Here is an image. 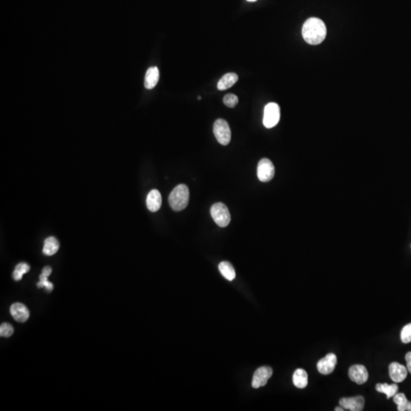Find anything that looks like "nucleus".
<instances>
[{
  "mask_svg": "<svg viewBox=\"0 0 411 411\" xmlns=\"http://www.w3.org/2000/svg\"><path fill=\"white\" fill-rule=\"evenodd\" d=\"M302 37L308 44L318 45L326 38L327 28L322 20L318 18H308L302 30Z\"/></svg>",
  "mask_w": 411,
  "mask_h": 411,
  "instance_id": "1",
  "label": "nucleus"
},
{
  "mask_svg": "<svg viewBox=\"0 0 411 411\" xmlns=\"http://www.w3.org/2000/svg\"><path fill=\"white\" fill-rule=\"evenodd\" d=\"M190 192L185 185H179L174 188L168 198V202L172 209L181 211L185 209L189 202Z\"/></svg>",
  "mask_w": 411,
  "mask_h": 411,
  "instance_id": "2",
  "label": "nucleus"
},
{
  "mask_svg": "<svg viewBox=\"0 0 411 411\" xmlns=\"http://www.w3.org/2000/svg\"><path fill=\"white\" fill-rule=\"evenodd\" d=\"M210 214L214 222L219 227L224 228L230 223V212L226 206L222 203L213 204L210 209Z\"/></svg>",
  "mask_w": 411,
  "mask_h": 411,
  "instance_id": "3",
  "label": "nucleus"
},
{
  "mask_svg": "<svg viewBox=\"0 0 411 411\" xmlns=\"http://www.w3.org/2000/svg\"><path fill=\"white\" fill-rule=\"evenodd\" d=\"M213 133L217 141L222 145H227L231 141V130L228 123L223 119H218L213 125Z\"/></svg>",
  "mask_w": 411,
  "mask_h": 411,
  "instance_id": "4",
  "label": "nucleus"
},
{
  "mask_svg": "<svg viewBox=\"0 0 411 411\" xmlns=\"http://www.w3.org/2000/svg\"><path fill=\"white\" fill-rule=\"evenodd\" d=\"M280 109L276 103H269L265 106L263 123L267 128H273L279 123Z\"/></svg>",
  "mask_w": 411,
  "mask_h": 411,
  "instance_id": "5",
  "label": "nucleus"
},
{
  "mask_svg": "<svg viewBox=\"0 0 411 411\" xmlns=\"http://www.w3.org/2000/svg\"><path fill=\"white\" fill-rule=\"evenodd\" d=\"M258 178L262 182H268L274 178L275 168L274 164L268 158H262L258 165Z\"/></svg>",
  "mask_w": 411,
  "mask_h": 411,
  "instance_id": "6",
  "label": "nucleus"
},
{
  "mask_svg": "<svg viewBox=\"0 0 411 411\" xmlns=\"http://www.w3.org/2000/svg\"><path fill=\"white\" fill-rule=\"evenodd\" d=\"M349 377L351 381L355 383L362 385L367 382L369 372L364 365H354L349 368Z\"/></svg>",
  "mask_w": 411,
  "mask_h": 411,
  "instance_id": "7",
  "label": "nucleus"
},
{
  "mask_svg": "<svg viewBox=\"0 0 411 411\" xmlns=\"http://www.w3.org/2000/svg\"><path fill=\"white\" fill-rule=\"evenodd\" d=\"M272 375L273 369L271 367L263 366V367L259 368L254 374L252 387L254 388H258L260 387L265 386Z\"/></svg>",
  "mask_w": 411,
  "mask_h": 411,
  "instance_id": "8",
  "label": "nucleus"
},
{
  "mask_svg": "<svg viewBox=\"0 0 411 411\" xmlns=\"http://www.w3.org/2000/svg\"><path fill=\"white\" fill-rule=\"evenodd\" d=\"M337 364V356L335 353H328L317 363V369L322 375H329L335 370Z\"/></svg>",
  "mask_w": 411,
  "mask_h": 411,
  "instance_id": "9",
  "label": "nucleus"
},
{
  "mask_svg": "<svg viewBox=\"0 0 411 411\" xmlns=\"http://www.w3.org/2000/svg\"><path fill=\"white\" fill-rule=\"evenodd\" d=\"M340 405L345 410L351 411H362L365 406V398L362 396L354 398H342L340 400Z\"/></svg>",
  "mask_w": 411,
  "mask_h": 411,
  "instance_id": "10",
  "label": "nucleus"
},
{
  "mask_svg": "<svg viewBox=\"0 0 411 411\" xmlns=\"http://www.w3.org/2000/svg\"><path fill=\"white\" fill-rule=\"evenodd\" d=\"M389 375L395 383H400L406 379L408 369L398 362H392L389 365Z\"/></svg>",
  "mask_w": 411,
  "mask_h": 411,
  "instance_id": "11",
  "label": "nucleus"
},
{
  "mask_svg": "<svg viewBox=\"0 0 411 411\" xmlns=\"http://www.w3.org/2000/svg\"><path fill=\"white\" fill-rule=\"evenodd\" d=\"M10 313L16 322L24 323L29 318L30 313L24 304L15 303L10 308Z\"/></svg>",
  "mask_w": 411,
  "mask_h": 411,
  "instance_id": "12",
  "label": "nucleus"
},
{
  "mask_svg": "<svg viewBox=\"0 0 411 411\" xmlns=\"http://www.w3.org/2000/svg\"><path fill=\"white\" fill-rule=\"evenodd\" d=\"M162 196L159 191L158 190H152L147 196V208L151 212H157L162 206Z\"/></svg>",
  "mask_w": 411,
  "mask_h": 411,
  "instance_id": "13",
  "label": "nucleus"
},
{
  "mask_svg": "<svg viewBox=\"0 0 411 411\" xmlns=\"http://www.w3.org/2000/svg\"><path fill=\"white\" fill-rule=\"evenodd\" d=\"M159 71L156 67H150L147 70L145 77V87L147 89H152L158 83Z\"/></svg>",
  "mask_w": 411,
  "mask_h": 411,
  "instance_id": "14",
  "label": "nucleus"
},
{
  "mask_svg": "<svg viewBox=\"0 0 411 411\" xmlns=\"http://www.w3.org/2000/svg\"><path fill=\"white\" fill-rule=\"evenodd\" d=\"M238 76L237 74L231 72V73H227L224 75L221 78L217 85V88L220 91L228 89L233 86L237 82H238Z\"/></svg>",
  "mask_w": 411,
  "mask_h": 411,
  "instance_id": "15",
  "label": "nucleus"
},
{
  "mask_svg": "<svg viewBox=\"0 0 411 411\" xmlns=\"http://www.w3.org/2000/svg\"><path fill=\"white\" fill-rule=\"evenodd\" d=\"M60 245L59 242L57 241V238L54 237H49L44 241V248H43V253L48 256H52L57 253L58 250H59Z\"/></svg>",
  "mask_w": 411,
  "mask_h": 411,
  "instance_id": "16",
  "label": "nucleus"
},
{
  "mask_svg": "<svg viewBox=\"0 0 411 411\" xmlns=\"http://www.w3.org/2000/svg\"><path fill=\"white\" fill-rule=\"evenodd\" d=\"M308 374L306 371L302 369H298L295 371L292 377L294 385L298 388H305L308 385Z\"/></svg>",
  "mask_w": 411,
  "mask_h": 411,
  "instance_id": "17",
  "label": "nucleus"
},
{
  "mask_svg": "<svg viewBox=\"0 0 411 411\" xmlns=\"http://www.w3.org/2000/svg\"><path fill=\"white\" fill-rule=\"evenodd\" d=\"M51 272H52V269L50 267H45L43 269L42 274L40 276V282L37 284L38 288L44 287L48 292H51L54 289V285L52 282L48 281V276L51 275Z\"/></svg>",
  "mask_w": 411,
  "mask_h": 411,
  "instance_id": "18",
  "label": "nucleus"
},
{
  "mask_svg": "<svg viewBox=\"0 0 411 411\" xmlns=\"http://www.w3.org/2000/svg\"><path fill=\"white\" fill-rule=\"evenodd\" d=\"M375 389H376L377 392L385 394L387 395V398L389 399V398H392L398 393V385L397 384L388 385L387 383H379L377 384L376 386H375Z\"/></svg>",
  "mask_w": 411,
  "mask_h": 411,
  "instance_id": "19",
  "label": "nucleus"
},
{
  "mask_svg": "<svg viewBox=\"0 0 411 411\" xmlns=\"http://www.w3.org/2000/svg\"><path fill=\"white\" fill-rule=\"evenodd\" d=\"M394 402L398 405V411H411V402L404 393H397L393 397Z\"/></svg>",
  "mask_w": 411,
  "mask_h": 411,
  "instance_id": "20",
  "label": "nucleus"
},
{
  "mask_svg": "<svg viewBox=\"0 0 411 411\" xmlns=\"http://www.w3.org/2000/svg\"><path fill=\"white\" fill-rule=\"evenodd\" d=\"M219 269L222 276L225 279H228V280H233L235 276H236L235 269H234L233 267H232V265L229 262L222 261V262L219 264Z\"/></svg>",
  "mask_w": 411,
  "mask_h": 411,
  "instance_id": "21",
  "label": "nucleus"
},
{
  "mask_svg": "<svg viewBox=\"0 0 411 411\" xmlns=\"http://www.w3.org/2000/svg\"><path fill=\"white\" fill-rule=\"evenodd\" d=\"M30 271V266L26 263H20L15 268L13 272V278L15 281H19L22 279L24 274Z\"/></svg>",
  "mask_w": 411,
  "mask_h": 411,
  "instance_id": "22",
  "label": "nucleus"
},
{
  "mask_svg": "<svg viewBox=\"0 0 411 411\" xmlns=\"http://www.w3.org/2000/svg\"><path fill=\"white\" fill-rule=\"evenodd\" d=\"M401 340L404 343H409L411 342V323L404 327L401 332Z\"/></svg>",
  "mask_w": 411,
  "mask_h": 411,
  "instance_id": "23",
  "label": "nucleus"
},
{
  "mask_svg": "<svg viewBox=\"0 0 411 411\" xmlns=\"http://www.w3.org/2000/svg\"><path fill=\"white\" fill-rule=\"evenodd\" d=\"M14 328L8 323H3L0 327V335L2 338H9L13 335Z\"/></svg>",
  "mask_w": 411,
  "mask_h": 411,
  "instance_id": "24",
  "label": "nucleus"
},
{
  "mask_svg": "<svg viewBox=\"0 0 411 411\" xmlns=\"http://www.w3.org/2000/svg\"><path fill=\"white\" fill-rule=\"evenodd\" d=\"M223 102L228 108H235L238 103V98L233 94H228L224 97Z\"/></svg>",
  "mask_w": 411,
  "mask_h": 411,
  "instance_id": "25",
  "label": "nucleus"
},
{
  "mask_svg": "<svg viewBox=\"0 0 411 411\" xmlns=\"http://www.w3.org/2000/svg\"><path fill=\"white\" fill-rule=\"evenodd\" d=\"M405 359H406L407 362V369H408V372L411 374V352H408L406 354Z\"/></svg>",
  "mask_w": 411,
  "mask_h": 411,
  "instance_id": "26",
  "label": "nucleus"
},
{
  "mask_svg": "<svg viewBox=\"0 0 411 411\" xmlns=\"http://www.w3.org/2000/svg\"><path fill=\"white\" fill-rule=\"evenodd\" d=\"M344 410V408H342V407L341 408L338 407V408H335V411H343Z\"/></svg>",
  "mask_w": 411,
  "mask_h": 411,
  "instance_id": "27",
  "label": "nucleus"
},
{
  "mask_svg": "<svg viewBox=\"0 0 411 411\" xmlns=\"http://www.w3.org/2000/svg\"><path fill=\"white\" fill-rule=\"evenodd\" d=\"M247 1H248V2H255L257 0H247Z\"/></svg>",
  "mask_w": 411,
  "mask_h": 411,
  "instance_id": "28",
  "label": "nucleus"
},
{
  "mask_svg": "<svg viewBox=\"0 0 411 411\" xmlns=\"http://www.w3.org/2000/svg\"><path fill=\"white\" fill-rule=\"evenodd\" d=\"M198 99L201 100V96H198Z\"/></svg>",
  "mask_w": 411,
  "mask_h": 411,
  "instance_id": "29",
  "label": "nucleus"
}]
</instances>
